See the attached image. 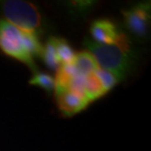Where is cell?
I'll list each match as a JSON object with an SVG mask.
<instances>
[{
    "instance_id": "30bf717a",
    "label": "cell",
    "mask_w": 151,
    "mask_h": 151,
    "mask_svg": "<svg viewBox=\"0 0 151 151\" xmlns=\"http://www.w3.org/2000/svg\"><path fill=\"white\" fill-rule=\"evenodd\" d=\"M94 74L105 93L109 91V90L116 86L120 81V78H118L116 75H114L105 70H102V69H99V68H97V70L95 71Z\"/></svg>"
},
{
    "instance_id": "ba28073f",
    "label": "cell",
    "mask_w": 151,
    "mask_h": 151,
    "mask_svg": "<svg viewBox=\"0 0 151 151\" xmlns=\"http://www.w3.org/2000/svg\"><path fill=\"white\" fill-rule=\"evenodd\" d=\"M41 58L50 69H58L61 66L56 52V37H50L42 48Z\"/></svg>"
},
{
    "instance_id": "52a82bcc",
    "label": "cell",
    "mask_w": 151,
    "mask_h": 151,
    "mask_svg": "<svg viewBox=\"0 0 151 151\" xmlns=\"http://www.w3.org/2000/svg\"><path fill=\"white\" fill-rule=\"evenodd\" d=\"M72 64H73L76 72L81 75H91L98 68L92 55L88 51H81V52L76 54V57Z\"/></svg>"
},
{
    "instance_id": "8992f818",
    "label": "cell",
    "mask_w": 151,
    "mask_h": 151,
    "mask_svg": "<svg viewBox=\"0 0 151 151\" xmlns=\"http://www.w3.org/2000/svg\"><path fill=\"white\" fill-rule=\"evenodd\" d=\"M90 32L94 42L100 44H111L118 40L122 32L118 31L116 25L110 20H96L92 23Z\"/></svg>"
},
{
    "instance_id": "9c48e42d",
    "label": "cell",
    "mask_w": 151,
    "mask_h": 151,
    "mask_svg": "<svg viewBox=\"0 0 151 151\" xmlns=\"http://www.w3.org/2000/svg\"><path fill=\"white\" fill-rule=\"evenodd\" d=\"M56 52L61 65H67L73 63L76 54L73 48L65 39L56 38Z\"/></svg>"
},
{
    "instance_id": "277c9868",
    "label": "cell",
    "mask_w": 151,
    "mask_h": 151,
    "mask_svg": "<svg viewBox=\"0 0 151 151\" xmlns=\"http://www.w3.org/2000/svg\"><path fill=\"white\" fill-rule=\"evenodd\" d=\"M55 94L60 111L67 116L81 112L90 103L86 97L71 89L55 90Z\"/></svg>"
},
{
    "instance_id": "7a4b0ae2",
    "label": "cell",
    "mask_w": 151,
    "mask_h": 151,
    "mask_svg": "<svg viewBox=\"0 0 151 151\" xmlns=\"http://www.w3.org/2000/svg\"><path fill=\"white\" fill-rule=\"evenodd\" d=\"M84 44L97 67L116 75L120 80L131 67L132 53L129 42L124 34H121L118 40L111 44L96 43L88 39H86Z\"/></svg>"
},
{
    "instance_id": "5b68a950",
    "label": "cell",
    "mask_w": 151,
    "mask_h": 151,
    "mask_svg": "<svg viewBox=\"0 0 151 151\" xmlns=\"http://www.w3.org/2000/svg\"><path fill=\"white\" fill-rule=\"evenodd\" d=\"M128 29L137 37H144L147 32L149 21V10L147 5H137L123 12Z\"/></svg>"
},
{
    "instance_id": "8fae6325",
    "label": "cell",
    "mask_w": 151,
    "mask_h": 151,
    "mask_svg": "<svg viewBox=\"0 0 151 151\" xmlns=\"http://www.w3.org/2000/svg\"><path fill=\"white\" fill-rule=\"evenodd\" d=\"M29 83L32 86H37L41 87L47 91H52L55 89V78L51 77L50 75L44 73H37L35 74L31 81Z\"/></svg>"
},
{
    "instance_id": "6da1fadb",
    "label": "cell",
    "mask_w": 151,
    "mask_h": 151,
    "mask_svg": "<svg viewBox=\"0 0 151 151\" xmlns=\"http://www.w3.org/2000/svg\"><path fill=\"white\" fill-rule=\"evenodd\" d=\"M42 48L37 35L21 31L6 20L0 21V49L8 56L35 70V57L41 56Z\"/></svg>"
},
{
    "instance_id": "3957f363",
    "label": "cell",
    "mask_w": 151,
    "mask_h": 151,
    "mask_svg": "<svg viewBox=\"0 0 151 151\" xmlns=\"http://www.w3.org/2000/svg\"><path fill=\"white\" fill-rule=\"evenodd\" d=\"M6 21L21 31L37 35L41 27V16L34 4L26 1L11 0L2 5Z\"/></svg>"
}]
</instances>
